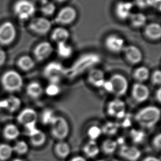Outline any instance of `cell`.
Returning a JSON list of instances; mask_svg holds the SVG:
<instances>
[{"label": "cell", "instance_id": "cell-1", "mask_svg": "<svg viewBox=\"0 0 161 161\" xmlns=\"http://www.w3.org/2000/svg\"><path fill=\"white\" fill-rule=\"evenodd\" d=\"M161 117V110L153 105L147 106L140 110L135 119L141 127L151 129L156 125Z\"/></svg>", "mask_w": 161, "mask_h": 161}, {"label": "cell", "instance_id": "cell-2", "mask_svg": "<svg viewBox=\"0 0 161 161\" xmlns=\"http://www.w3.org/2000/svg\"><path fill=\"white\" fill-rule=\"evenodd\" d=\"M1 83L3 90L9 93L20 91L23 86V80L18 72L15 70H8L3 74Z\"/></svg>", "mask_w": 161, "mask_h": 161}, {"label": "cell", "instance_id": "cell-3", "mask_svg": "<svg viewBox=\"0 0 161 161\" xmlns=\"http://www.w3.org/2000/svg\"><path fill=\"white\" fill-rule=\"evenodd\" d=\"M101 56L95 53L86 54L80 58L75 66V70L71 72L69 75L70 77H73L83 73L89 69H91L101 63Z\"/></svg>", "mask_w": 161, "mask_h": 161}, {"label": "cell", "instance_id": "cell-4", "mask_svg": "<svg viewBox=\"0 0 161 161\" xmlns=\"http://www.w3.org/2000/svg\"><path fill=\"white\" fill-rule=\"evenodd\" d=\"M52 136L59 141L64 140L69 133V125L67 120L63 116H55L50 124Z\"/></svg>", "mask_w": 161, "mask_h": 161}, {"label": "cell", "instance_id": "cell-5", "mask_svg": "<svg viewBox=\"0 0 161 161\" xmlns=\"http://www.w3.org/2000/svg\"><path fill=\"white\" fill-rule=\"evenodd\" d=\"M14 13L20 20H27L34 15L36 6L30 0H18L14 5Z\"/></svg>", "mask_w": 161, "mask_h": 161}, {"label": "cell", "instance_id": "cell-6", "mask_svg": "<svg viewBox=\"0 0 161 161\" xmlns=\"http://www.w3.org/2000/svg\"><path fill=\"white\" fill-rule=\"evenodd\" d=\"M104 45L105 49L110 53L120 54L125 47V40L118 34H110L104 39Z\"/></svg>", "mask_w": 161, "mask_h": 161}, {"label": "cell", "instance_id": "cell-7", "mask_svg": "<svg viewBox=\"0 0 161 161\" xmlns=\"http://www.w3.org/2000/svg\"><path fill=\"white\" fill-rule=\"evenodd\" d=\"M38 114L35 110L27 108L22 110L17 117L18 123L25 127L26 131H29L36 128Z\"/></svg>", "mask_w": 161, "mask_h": 161}, {"label": "cell", "instance_id": "cell-8", "mask_svg": "<svg viewBox=\"0 0 161 161\" xmlns=\"http://www.w3.org/2000/svg\"><path fill=\"white\" fill-rule=\"evenodd\" d=\"M44 75L49 83L59 84L62 77L66 75V70L58 63H51L45 67Z\"/></svg>", "mask_w": 161, "mask_h": 161}, {"label": "cell", "instance_id": "cell-9", "mask_svg": "<svg viewBox=\"0 0 161 161\" xmlns=\"http://www.w3.org/2000/svg\"><path fill=\"white\" fill-rule=\"evenodd\" d=\"M17 36V30L14 23L7 21L0 25V44L8 45L14 42Z\"/></svg>", "mask_w": 161, "mask_h": 161}, {"label": "cell", "instance_id": "cell-10", "mask_svg": "<svg viewBox=\"0 0 161 161\" xmlns=\"http://www.w3.org/2000/svg\"><path fill=\"white\" fill-rule=\"evenodd\" d=\"M109 80L112 86V93L117 97L123 96L128 91L129 83L125 76L119 74H114Z\"/></svg>", "mask_w": 161, "mask_h": 161}, {"label": "cell", "instance_id": "cell-11", "mask_svg": "<svg viewBox=\"0 0 161 161\" xmlns=\"http://www.w3.org/2000/svg\"><path fill=\"white\" fill-rule=\"evenodd\" d=\"M134 5L129 1H119L115 3L114 14L116 18L120 21H125L130 18L132 14Z\"/></svg>", "mask_w": 161, "mask_h": 161}, {"label": "cell", "instance_id": "cell-12", "mask_svg": "<svg viewBox=\"0 0 161 161\" xmlns=\"http://www.w3.org/2000/svg\"><path fill=\"white\" fill-rule=\"evenodd\" d=\"M123 53L126 61L131 65H137L143 60V52L136 45H126Z\"/></svg>", "mask_w": 161, "mask_h": 161}, {"label": "cell", "instance_id": "cell-13", "mask_svg": "<svg viewBox=\"0 0 161 161\" xmlns=\"http://www.w3.org/2000/svg\"><path fill=\"white\" fill-rule=\"evenodd\" d=\"M77 17V12L75 8L71 6H66L59 11L55 20L60 25H69L76 20Z\"/></svg>", "mask_w": 161, "mask_h": 161}, {"label": "cell", "instance_id": "cell-14", "mask_svg": "<svg viewBox=\"0 0 161 161\" xmlns=\"http://www.w3.org/2000/svg\"><path fill=\"white\" fill-rule=\"evenodd\" d=\"M32 31L40 35L47 34L52 28V23L47 18L43 17L34 18L29 24Z\"/></svg>", "mask_w": 161, "mask_h": 161}, {"label": "cell", "instance_id": "cell-15", "mask_svg": "<svg viewBox=\"0 0 161 161\" xmlns=\"http://www.w3.org/2000/svg\"><path fill=\"white\" fill-rule=\"evenodd\" d=\"M107 111L110 116L118 119L123 118L125 116V103L120 99H114L108 103Z\"/></svg>", "mask_w": 161, "mask_h": 161}, {"label": "cell", "instance_id": "cell-16", "mask_svg": "<svg viewBox=\"0 0 161 161\" xmlns=\"http://www.w3.org/2000/svg\"><path fill=\"white\" fill-rule=\"evenodd\" d=\"M53 51L54 49L51 43L48 42H42L34 48V55L37 60L43 61L49 58Z\"/></svg>", "mask_w": 161, "mask_h": 161}, {"label": "cell", "instance_id": "cell-17", "mask_svg": "<svg viewBox=\"0 0 161 161\" xmlns=\"http://www.w3.org/2000/svg\"><path fill=\"white\" fill-rule=\"evenodd\" d=\"M131 94L133 99L137 103H143L150 96V90L142 83H135L132 88Z\"/></svg>", "mask_w": 161, "mask_h": 161}, {"label": "cell", "instance_id": "cell-18", "mask_svg": "<svg viewBox=\"0 0 161 161\" xmlns=\"http://www.w3.org/2000/svg\"><path fill=\"white\" fill-rule=\"evenodd\" d=\"M143 35L148 40L152 42L161 40V24L157 22L147 23L143 28Z\"/></svg>", "mask_w": 161, "mask_h": 161}, {"label": "cell", "instance_id": "cell-19", "mask_svg": "<svg viewBox=\"0 0 161 161\" xmlns=\"http://www.w3.org/2000/svg\"><path fill=\"white\" fill-rule=\"evenodd\" d=\"M88 81L95 87H103L105 81V74L101 69L93 68L89 72Z\"/></svg>", "mask_w": 161, "mask_h": 161}, {"label": "cell", "instance_id": "cell-20", "mask_svg": "<svg viewBox=\"0 0 161 161\" xmlns=\"http://www.w3.org/2000/svg\"><path fill=\"white\" fill-rule=\"evenodd\" d=\"M119 154L128 161H137L141 157V152L135 146L123 145L120 148Z\"/></svg>", "mask_w": 161, "mask_h": 161}, {"label": "cell", "instance_id": "cell-21", "mask_svg": "<svg viewBox=\"0 0 161 161\" xmlns=\"http://www.w3.org/2000/svg\"><path fill=\"white\" fill-rule=\"evenodd\" d=\"M29 137L31 145L36 147H41L45 144L47 141V136L45 133L37 128L27 132Z\"/></svg>", "mask_w": 161, "mask_h": 161}, {"label": "cell", "instance_id": "cell-22", "mask_svg": "<svg viewBox=\"0 0 161 161\" xmlns=\"http://www.w3.org/2000/svg\"><path fill=\"white\" fill-rule=\"evenodd\" d=\"M131 26L135 29H140L144 28L147 25V18L145 14L137 12L132 13L129 19Z\"/></svg>", "mask_w": 161, "mask_h": 161}, {"label": "cell", "instance_id": "cell-23", "mask_svg": "<svg viewBox=\"0 0 161 161\" xmlns=\"http://www.w3.org/2000/svg\"><path fill=\"white\" fill-rule=\"evenodd\" d=\"M44 89L42 85L36 81H33L27 85L26 93L32 99H38L42 96Z\"/></svg>", "mask_w": 161, "mask_h": 161}, {"label": "cell", "instance_id": "cell-24", "mask_svg": "<svg viewBox=\"0 0 161 161\" xmlns=\"http://www.w3.org/2000/svg\"><path fill=\"white\" fill-rule=\"evenodd\" d=\"M70 34L67 29L63 27H58L54 29L52 34V39L57 44L66 43L69 39Z\"/></svg>", "mask_w": 161, "mask_h": 161}, {"label": "cell", "instance_id": "cell-25", "mask_svg": "<svg viewBox=\"0 0 161 161\" xmlns=\"http://www.w3.org/2000/svg\"><path fill=\"white\" fill-rule=\"evenodd\" d=\"M54 151L56 156L61 159L66 158L71 153V148L67 142L62 140L56 143Z\"/></svg>", "mask_w": 161, "mask_h": 161}, {"label": "cell", "instance_id": "cell-26", "mask_svg": "<svg viewBox=\"0 0 161 161\" xmlns=\"http://www.w3.org/2000/svg\"><path fill=\"white\" fill-rule=\"evenodd\" d=\"M20 130L14 124H7L3 130V136L7 140L12 141L17 139L20 135Z\"/></svg>", "mask_w": 161, "mask_h": 161}, {"label": "cell", "instance_id": "cell-27", "mask_svg": "<svg viewBox=\"0 0 161 161\" xmlns=\"http://www.w3.org/2000/svg\"><path fill=\"white\" fill-rule=\"evenodd\" d=\"M83 151L86 156L92 158L98 155L100 148L96 141L90 140L83 146Z\"/></svg>", "mask_w": 161, "mask_h": 161}, {"label": "cell", "instance_id": "cell-28", "mask_svg": "<svg viewBox=\"0 0 161 161\" xmlns=\"http://www.w3.org/2000/svg\"><path fill=\"white\" fill-rule=\"evenodd\" d=\"M133 76L138 82L143 83L150 78V69L145 66H141L135 69Z\"/></svg>", "mask_w": 161, "mask_h": 161}, {"label": "cell", "instance_id": "cell-29", "mask_svg": "<svg viewBox=\"0 0 161 161\" xmlns=\"http://www.w3.org/2000/svg\"><path fill=\"white\" fill-rule=\"evenodd\" d=\"M36 65L35 61L31 56L24 55L20 57L17 62V65L20 69L24 71H29L33 69Z\"/></svg>", "mask_w": 161, "mask_h": 161}, {"label": "cell", "instance_id": "cell-30", "mask_svg": "<svg viewBox=\"0 0 161 161\" xmlns=\"http://www.w3.org/2000/svg\"><path fill=\"white\" fill-rule=\"evenodd\" d=\"M7 108L6 110L10 113H14L20 109L22 102L20 99L15 96H10L6 98Z\"/></svg>", "mask_w": 161, "mask_h": 161}, {"label": "cell", "instance_id": "cell-31", "mask_svg": "<svg viewBox=\"0 0 161 161\" xmlns=\"http://www.w3.org/2000/svg\"><path fill=\"white\" fill-rule=\"evenodd\" d=\"M118 147L117 142L112 139H107L103 141L101 150L105 154H112L116 151Z\"/></svg>", "mask_w": 161, "mask_h": 161}, {"label": "cell", "instance_id": "cell-32", "mask_svg": "<svg viewBox=\"0 0 161 161\" xmlns=\"http://www.w3.org/2000/svg\"><path fill=\"white\" fill-rule=\"evenodd\" d=\"M57 52L62 58H67L71 56L73 50L71 46L67 43H58L57 46Z\"/></svg>", "mask_w": 161, "mask_h": 161}, {"label": "cell", "instance_id": "cell-33", "mask_svg": "<svg viewBox=\"0 0 161 161\" xmlns=\"http://www.w3.org/2000/svg\"><path fill=\"white\" fill-rule=\"evenodd\" d=\"M13 147L7 143L0 144V161H6L14 153Z\"/></svg>", "mask_w": 161, "mask_h": 161}, {"label": "cell", "instance_id": "cell-34", "mask_svg": "<svg viewBox=\"0 0 161 161\" xmlns=\"http://www.w3.org/2000/svg\"><path fill=\"white\" fill-rule=\"evenodd\" d=\"M13 147L14 152L19 155L26 154L29 151V146L25 141L23 140L16 142Z\"/></svg>", "mask_w": 161, "mask_h": 161}, {"label": "cell", "instance_id": "cell-35", "mask_svg": "<svg viewBox=\"0 0 161 161\" xmlns=\"http://www.w3.org/2000/svg\"><path fill=\"white\" fill-rule=\"evenodd\" d=\"M119 128V125L116 123L108 122L102 128V133L107 135H113L115 134Z\"/></svg>", "mask_w": 161, "mask_h": 161}, {"label": "cell", "instance_id": "cell-36", "mask_svg": "<svg viewBox=\"0 0 161 161\" xmlns=\"http://www.w3.org/2000/svg\"><path fill=\"white\" fill-rule=\"evenodd\" d=\"M130 136L134 143H141L145 139L146 135L142 130L132 129L130 132Z\"/></svg>", "mask_w": 161, "mask_h": 161}, {"label": "cell", "instance_id": "cell-37", "mask_svg": "<svg viewBox=\"0 0 161 161\" xmlns=\"http://www.w3.org/2000/svg\"><path fill=\"white\" fill-rule=\"evenodd\" d=\"M56 11V6L54 3L47 1L42 4L41 11L45 16H52Z\"/></svg>", "mask_w": 161, "mask_h": 161}, {"label": "cell", "instance_id": "cell-38", "mask_svg": "<svg viewBox=\"0 0 161 161\" xmlns=\"http://www.w3.org/2000/svg\"><path fill=\"white\" fill-rule=\"evenodd\" d=\"M102 134V128L98 126L93 125L91 126L87 131V135L90 140L96 141L98 139Z\"/></svg>", "mask_w": 161, "mask_h": 161}, {"label": "cell", "instance_id": "cell-39", "mask_svg": "<svg viewBox=\"0 0 161 161\" xmlns=\"http://www.w3.org/2000/svg\"><path fill=\"white\" fill-rule=\"evenodd\" d=\"M45 92L48 96H57L61 92V88L58 84L49 83L45 88Z\"/></svg>", "mask_w": 161, "mask_h": 161}, {"label": "cell", "instance_id": "cell-40", "mask_svg": "<svg viewBox=\"0 0 161 161\" xmlns=\"http://www.w3.org/2000/svg\"><path fill=\"white\" fill-rule=\"evenodd\" d=\"M55 116L54 114L53 110L50 109H47L44 110L42 113L41 120L42 122L44 125H50L52 122V120L53 119L54 116Z\"/></svg>", "mask_w": 161, "mask_h": 161}, {"label": "cell", "instance_id": "cell-41", "mask_svg": "<svg viewBox=\"0 0 161 161\" xmlns=\"http://www.w3.org/2000/svg\"><path fill=\"white\" fill-rule=\"evenodd\" d=\"M134 6L140 9H147L154 5L153 0H134Z\"/></svg>", "mask_w": 161, "mask_h": 161}, {"label": "cell", "instance_id": "cell-42", "mask_svg": "<svg viewBox=\"0 0 161 161\" xmlns=\"http://www.w3.org/2000/svg\"><path fill=\"white\" fill-rule=\"evenodd\" d=\"M151 82L154 85H161V70L156 69L151 75Z\"/></svg>", "mask_w": 161, "mask_h": 161}, {"label": "cell", "instance_id": "cell-43", "mask_svg": "<svg viewBox=\"0 0 161 161\" xmlns=\"http://www.w3.org/2000/svg\"><path fill=\"white\" fill-rule=\"evenodd\" d=\"M152 143L155 148L161 150V133L158 134L154 137Z\"/></svg>", "mask_w": 161, "mask_h": 161}, {"label": "cell", "instance_id": "cell-44", "mask_svg": "<svg viewBox=\"0 0 161 161\" xmlns=\"http://www.w3.org/2000/svg\"><path fill=\"white\" fill-rule=\"evenodd\" d=\"M6 58H7V55H6V52L1 47H0V66L5 64Z\"/></svg>", "mask_w": 161, "mask_h": 161}, {"label": "cell", "instance_id": "cell-45", "mask_svg": "<svg viewBox=\"0 0 161 161\" xmlns=\"http://www.w3.org/2000/svg\"><path fill=\"white\" fill-rule=\"evenodd\" d=\"M103 87L105 89L107 92L109 93H112V86L109 80H105V82L104 83Z\"/></svg>", "mask_w": 161, "mask_h": 161}, {"label": "cell", "instance_id": "cell-46", "mask_svg": "<svg viewBox=\"0 0 161 161\" xmlns=\"http://www.w3.org/2000/svg\"><path fill=\"white\" fill-rule=\"evenodd\" d=\"M142 161H161L160 159L156 157L147 156L143 159Z\"/></svg>", "mask_w": 161, "mask_h": 161}, {"label": "cell", "instance_id": "cell-47", "mask_svg": "<svg viewBox=\"0 0 161 161\" xmlns=\"http://www.w3.org/2000/svg\"><path fill=\"white\" fill-rule=\"evenodd\" d=\"M156 98L157 101H158L159 103H161V86L157 90L156 93Z\"/></svg>", "mask_w": 161, "mask_h": 161}, {"label": "cell", "instance_id": "cell-48", "mask_svg": "<svg viewBox=\"0 0 161 161\" xmlns=\"http://www.w3.org/2000/svg\"><path fill=\"white\" fill-rule=\"evenodd\" d=\"M69 161H87L84 157L82 156H76L72 158Z\"/></svg>", "mask_w": 161, "mask_h": 161}, {"label": "cell", "instance_id": "cell-49", "mask_svg": "<svg viewBox=\"0 0 161 161\" xmlns=\"http://www.w3.org/2000/svg\"><path fill=\"white\" fill-rule=\"evenodd\" d=\"M154 4H160L161 3V0H153Z\"/></svg>", "mask_w": 161, "mask_h": 161}, {"label": "cell", "instance_id": "cell-50", "mask_svg": "<svg viewBox=\"0 0 161 161\" xmlns=\"http://www.w3.org/2000/svg\"><path fill=\"white\" fill-rule=\"evenodd\" d=\"M38 1H39L42 4V3H46V2H47L48 0H37Z\"/></svg>", "mask_w": 161, "mask_h": 161}, {"label": "cell", "instance_id": "cell-51", "mask_svg": "<svg viewBox=\"0 0 161 161\" xmlns=\"http://www.w3.org/2000/svg\"><path fill=\"white\" fill-rule=\"evenodd\" d=\"M12 161H24L22 159L20 158H15L13 159Z\"/></svg>", "mask_w": 161, "mask_h": 161}, {"label": "cell", "instance_id": "cell-52", "mask_svg": "<svg viewBox=\"0 0 161 161\" xmlns=\"http://www.w3.org/2000/svg\"><path fill=\"white\" fill-rule=\"evenodd\" d=\"M158 8L159 11L161 12V3L159 4L158 6Z\"/></svg>", "mask_w": 161, "mask_h": 161}, {"label": "cell", "instance_id": "cell-53", "mask_svg": "<svg viewBox=\"0 0 161 161\" xmlns=\"http://www.w3.org/2000/svg\"><path fill=\"white\" fill-rule=\"evenodd\" d=\"M55 1H57V2H58V3H64V1H66V0H55Z\"/></svg>", "mask_w": 161, "mask_h": 161}, {"label": "cell", "instance_id": "cell-54", "mask_svg": "<svg viewBox=\"0 0 161 161\" xmlns=\"http://www.w3.org/2000/svg\"><path fill=\"white\" fill-rule=\"evenodd\" d=\"M119 161V160H116V159H115V160H114V161Z\"/></svg>", "mask_w": 161, "mask_h": 161}, {"label": "cell", "instance_id": "cell-55", "mask_svg": "<svg viewBox=\"0 0 161 161\" xmlns=\"http://www.w3.org/2000/svg\"><path fill=\"white\" fill-rule=\"evenodd\" d=\"M104 161V160H98V161Z\"/></svg>", "mask_w": 161, "mask_h": 161}]
</instances>
